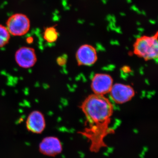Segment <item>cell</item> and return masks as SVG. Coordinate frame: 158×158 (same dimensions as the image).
Segmentation results:
<instances>
[{
  "mask_svg": "<svg viewBox=\"0 0 158 158\" xmlns=\"http://www.w3.org/2000/svg\"><path fill=\"white\" fill-rule=\"evenodd\" d=\"M81 108L88 126L81 133L91 141V151L97 152L106 146L105 137L113 133L109 125L113 114V105L104 95L93 94L85 99Z\"/></svg>",
  "mask_w": 158,
  "mask_h": 158,
  "instance_id": "1",
  "label": "cell"
},
{
  "mask_svg": "<svg viewBox=\"0 0 158 158\" xmlns=\"http://www.w3.org/2000/svg\"><path fill=\"white\" fill-rule=\"evenodd\" d=\"M158 32L153 36H141L136 39L134 53L145 61L157 59L158 56Z\"/></svg>",
  "mask_w": 158,
  "mask_h": 158,
  "instance_id": "2",
  "label": "cell"
},
{
  "mask_svg": "<svg viewBox=\"0 0 158 158\" xmlns=\"http://www.w3.org/2000/svg\"><path fill=\"white\" fill-rule=\"evenodd\" d=\"M6 27L11 35L22 36L28 32L31 28V22L26 15L16 13L8 19Z\"/></svg>",
  "mask_w": 158,
  "mask_h": 158,
  "instance_id": "3",
  "label": "cell"
},
{
  "mask_svg": "<svg viewBox=\"0 0 158 158\" xmlns=\"http://www.w3.org/2000/svg\"><path fill=\"white\" fill-rule=\"evenodd\" d=\"M15 59L21 68H32L37 62V56L34 48L22 47L18 49L15 54Z\"/></svg>",
  "mask_w": 158,
  "mask_h": 158,
  "instance_id": "4",
  "label": "cell"
},
{
  "mask_svg": "<svg viewBox=\"0 0 158 158\" xmlns=\"http://www.w3.org/2000/svg\"><path fill=\"white\" fill-rule=\"evenodd\" d=\"M110 93L113 101L118 104L130 101L135 95V91L132 87L122 84L113 85Z\"/></svg>",
  "mask_w": 158,
  "mask_h": 158,
  "instance_id": "5",
  "label": "cell"
},
{
  "mask_svg": "<svg viewBox=\"0 0 158 158\" xmlns=\"http://www.w3.org/2000/svg\"><path fill=\"white\" fill-rule=\"evenodd\" d=\"M113 85V79L107 74H96L91 80V89L94 94L98 95L110 93Z\"/></svg>",
  "mask_w": 158,
  "mask_h": 158,
  "instance_id": "6",
  "label": "cell"
},
{
  "mask_svg": "<svg viewBox=\"0 0 158 158\" xmlns=\"http://www.w3.org/2000/svg\"><path fill=\"white\" fill-rule=\"evenodd\" d=\"M76 57L79 65L89 66L96 62L98 59L97 53L93 46L85 44L78 49Z\"/></svg>",
  "mask_w": 158,
  "mask_h": 158,
  "instance_id": "7",
  "label": "cell"
},
{
  "mask_svg": "<svg viewBox=\"0 0 158 158\" xmlns=\"http://www.w3.org/2000/svg\"><path fill=\"white\" fill-rule=\"evenodd\" d=\"M39 149L44 155L54 157L62 152V146L59 138L50 136L43 139L40 143Z\"/></svg>",
  "mask_w": 158,
  "mask_h": 158,
  "instance_id": "8",
  "label": "cell"
},
{
  "mask_svg": "<svg viewBox=\"0 0 158 158\" xmlns=\"http://www.w3.org/2000/svg\"><path fill=\"white\" fill-rule=\"evenodd\" d=\"M26 127L28 131L34 134L42 133L46 127L45 119L44 114L37 110L31 112L26 120Z\"/></svg>",
  "mask_w": 158,
  "mask_h": 158,
  "instance_id": "9",
  "label": "cell"
},
{
  "mask_svg": "<svg viewBox=\"0 0 158 158\" xmlns=\"http://www.w3.org/2000/svg\"><path fill=\"white\" fill-rule=\"evenodd\" d=\"M59 37V33L54 27H48L44 30L43 37L44 40L49 43L56 42Z\"/></svg>",
  "mask_w": 158,
  "mask_h": 158,
  "instance_id": "10",
  "label": "cell"
},
{
  "mask_svg": "<svg viewBox=\"0 0 158 158\" xmlns=\"http://www.w3.org/2000/svg\"><path fill=\"white\" fill-rule=\"evenodd\" d=\"M10 35L6 27L0 24V48L4 47L9 43Z\"/></svg>",
  "mask_w": 158,
  "mask_h": 158,
  "instance_id": "11",
  "label": "cell"
},
{
  "mask_svg": "<svg viewBox=\"0 0 158 158\" xmlns=\"http://www.w3.org/2000/svg\"><path fill=\"white\" fill-rule=\"evenodd\" d=\"M57 62L59 65H64L66 62V59L64 57H60L57 59Z\"/></svg>",
  "mask_w": 158,
  "mask_h": 158,
  "instance_id": "12",
  "label": "cell"
},
{
  "mask_svg": "<svg viewBox=\"0 0 158 158\" xmlns=\"http://www.w3.org/2000/svg\"><path fill=\"white\" fill-rule=\"evenodd\" d=\"M33 39L32 37H29L27 39V42L29 44L33 42Z\"/></svg>",
  "mask_w": 158,
  "mask_h": 158,
  "instance_id": "13",
  "label": "cell"
}]
</instances>
